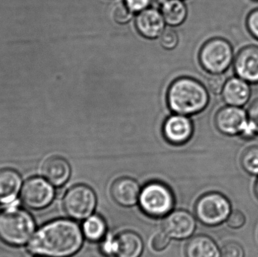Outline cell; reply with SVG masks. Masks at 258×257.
Returning a JSON list of instances; mask_svg holds the SVG:
<instances>
[{"mask_svg": "<svg viewBox=\"0 0 258 257\" xmlns=\"http://www.w3.org/2000/svg\"><path fill=\"white\" fill-rule=\"evenodd\" d=\"M83 230L77 222L57 219L41 226L29 241V252L43 257H71L81 249Z\"/></svg>", "mask_w": 258, "mask_h": 257, "instance_id": "1", "label": "cell"}, {"mask_svg": "<svg viewBox=\"0 0 258 257\" xmlns=\"http://www.w3.org/2000/svg\"><path fill=\"white\" fill-rule=\"evenodd\" d=\"M168 106L174 113L192 115L203 111L209 101V95L203 84L189 77L173 81L167 95Z\"/></svg>", "mask_w": 258, "mask_h": 257, "instance_id": "2", "label": "cell"}, {"mask_svg": "<svg viewBox=\"0 0 258 257\" xmlns=\"http://www.w3.org/2000/svg\"><path fill=\"white\" fill-rule=\"evenodd\" d=\"M36 223L28 211L17 204L0 211V240L12 247H21L30 241Z\"/></svg>", "mask_w": 258, "mask_h": 257, "instance_id": "3", "label": "cell"}, {"mask_svg": "<svg viewBox=\"0 0 258 257\" xmlns=\"http://www.w3.org/2000/svg\"><path fill=\"white\" fill-rule=\"evenodd\" d=\"M138 202L144 214L159 218L168 215L172 211L174 197L169 187L162 183L155 181L143 187Z\"/></svg>", "mask_w": 258, "mask_h": 257, "instance_id": "4", "label": "cell"}, {"mask_svg": "<svg viewBox=\"0 0 258 257\" xmlns=\"http://www.w3.org/2000/svg\"><path fill=\"white\" fill-rule=\"evenodd\" d=\"M196 215L203 224L216 226L227 221L232 212L230 201L219 193H209L203 195L196 204Z\"/></svg>", "mask_w": 258, "mask_h": 257, "instance_id": "5", "label": "cell"}, {"mask_svg": "<svg viewBox=\"0 0 258 257\" xmlns=\"http://www.w3.org/2000/svg\"><path fill=\"white\" fill-rule=\"evenodd\" d=\"M233 60L232 45L221 38L210 39L200 50V63L211 74H222L230 67Z\"/></svg>", "mask_w": 258, "mask_h": 257, "instance_id": "6", "label": "cell"}, {"mask_svg": "<svg viewBox=\"0 0 258 257\" xmlns=\"http://www.w3.org/2000/svg\"><path fill=\"white\" fill-rule=\"evenodd\" d=\"M96 205L97 196L95 191L84 184L74 186L63 196V210L74 220H86L92 215Z\"/></svg>", "mask_w": 258, "mask_h": 257, "instance_id": "7", "label": "cell"}, {"mask_svg": "<svg viewBox=\"0 0 258 257\" xmlns=\"http://www.w3.org/2000/svg\"><path fill=\"white\" fill-rule=\"evenodd\" d=\"M54 196L55 190L52 184L40 177L29 178L21 189V201L32 210L45 209L51 205Z\"/></svg>", "mask_w": 258, "mask_h": 257, "instance_id": "8", "label": "cell"}, {"mask_svg": "<svg viewBox=\"0 0 258 257\" xmlns=\"http://www.w3.org/2000/svg\"><path fill=\"white\" fill-rule=\"evenodd\" d=\"M248 122V114L242 107L227 106L221 108L215 116L218 131L227 136L240 135Z\"/></svg>", "mask_w": 258, "mask_h": 257, "instance_id": "9", "label": "cell"}, {"mask_svg": "<svg viewBox=\"0 0 258 257\" xmlns=\"http://www.w3.org/2000/svg\"><path fill=\"white\" fill-rule=\"evenodd\" d=\"M197 221L194 216L184 210L171 211L163 223L164 232L171 238L185 239L195 232Z\"/></svg>", "mask_w": 258, "mask_h": 257, "instance_id": "10", "label": "cell"}, {"mask_svg": "<svg viewBox=\"0 0 258 257\" xmlns=\"http://www.w3.org/2000/svg\"><path fill=\"white\" fill-rule=\"evenodd\" d=\"M234 69L239 78L248 83H258V47L248 45L238 53Z\"/></svg>", "mask_w": 258, "mask_h": 257, "instance_id": "11", "label": "cell"}, {"mask_svg": "<svg viewBox=\"0 0 258 257\" xmlns=\"http://www.w3.org/2000/svg\"><path fill=\"white\" fill-rule=\"evenodd\" d=\"M194 125L191 121L180 115L170 116L163 125L164 136L172 144H183L190 139Z\"/></svg>", "mask_w": 258, "mask_h": 257, "instance_id": "12", "label": "cell"}, {"mask_svg": "<svg viewBox=\"0 0 258 257\" xmlns=\"http://www.w3.org/2000/svg\"><path fill=\"white\" fill-rule=\"evenodd\" d=\"M165 20L162 14L154 9L141 11L136 18L137 30L147 39H155L161 36L165 28Z\"/></svg>", "mask_w": 258, "mask_h": 257, "instance_id": "13", "label": "cell"}, {"mask_svg": "<svg viewBox=\"0 0 258 257\" xmlns=\"http://www.w3.org/2000/svg\"><path fill=\"white\" fill-rule=\"evenodd\" d=\"M22 189V178L12 168L0 169V205H13Z\"/></svg>", "mask_w": 258, "mask_h": 257, "instance_id": "14", "label": "cell"}, {"mask_svg": "<svg viewBox=\"0 0 258 257\" xmlns=\"http://www.w3.org/2000/svg\"><path fill=\"white\" fill-rule=\"evenodd\" d=\"M141 188L136 181L130 178H121L114 181L111 187L112 197L124 207L136 205L139 201Z\"/></svg>", "mask_w": 258, "mask_h": 257, "instance_id": "15", "label": "cell"}, {"mask_svg": "<svg viewBox=\"0 0 258 257\" xmlns=\"http://www.w3.org/2000/svg\"><path fill=\"white\" fill-rule=\"evenodd\" d=\"M221 94L227 105L242 107L249 101L251 90L249 83L239 77H233L227 80Z\"/></svg>", "mask_w": 258, "mask_h": 257, "instance_id": "16", "label": "cell"}, {"mask_svg": "<svg viewBox=\"0 0 258 257\" xmlns=\"http://www.w3.org/2000/svg\"><path fill=\"white\" fill-rule=\"evenodd\" d=\"M42 173L45 179L53 186L62 187L68 182L71 177V165L62 157H49L42 164Z\"/></svg>", "mask_w": 258, "mask_h": 257, "instance_id": "17", "label": "cell"}, {"mask_svg": "<svg viewBox=\"0 0 258 257\" xmlns=\"http://www.w3.org/2000/svg\"><path fill=\"white\" fill-rule=\"evenodd\" d=\"M116 257H140L144 250L142 238L132 231L121 232L115 237Z\"/></svg>", "mask_w": 258, "mask_h": 257, "instance_id": "18", "label": "cell"}, {"mask_svg": "<svg viewBox=\"0 0 258 257\" xmlns=\"http://www.w3.org/2000/svg\"><path fill=\"white\" fill-rule=\"evenodd\" d=\"M186 255V257H221V249L212 238L200 235L189 240Z\"/></svg>", "mask_w": 258, "mask_h": 257, "instance_id": "19", "label": "cell"}, {"mask_svg": "<svg viewBox=\"0 0 258 257\" xmlns=\"http://www.w3.org/2000/svg\"><path fill=\"white\" fill-rule=\"evenodd\" d=\"M161 10L164 20L170 26L180 25L187 15V9L181 0H165Z\"/></svg>", "mask_w": 258, "mask_h": 257, "instance_id": "20", "label": "cell"}, {"mask_svg": "<svg viewBox=\"0 0 258 257\" xmlns=\"http://www.w3.org/2000/svg\"><path fill=\"white\" fill-rule=\"evenodd\" d=\"M83 235L91 241H100L107 235L105 220L98 215H92L86 219L82 227Z\"/></svg>", "mask_w": 258, "mask_h": 257, "instance_id": "21", "label": "cell"}, {"mask_svg": "<svg viewBox=\"0 0 258 257\" xmlns=\"http://www.w3.org/2000/svg\"><path fill=\"white\" fill-rule=\"evenodd\" d=\"M241 164L248 175L258 176V146L248 148L244 152Z\"/></svg>", "mask_w": 258, "mask_h": 257, "instance_id": "22", "label": "cell"}, {"mask_svg": "<svg viewBox=\"0 0 258 257\" xmlns=\"http://www.w3.org/2000/svg\"><path fill=\"white\" fill-rule=\"evenodd\" d=\"M245 252L242 246L236 241H228L221 248V257H245Z\"/></svg>", "mask_w": 258, "mask_h": 257, "instance_id": "23", "label": "cell"}, {"mask_svg": "<svg viewBox=\"0 0 258 257\" xmlns=\"http://www.w3.org/2000/svg\"><path fill=\"white\" fill-rule=\"evenodd\" d=\"M113 17L116 23L124 24L132 20L133 13L125 3H119L113 9Z\"/></svg>", "mask_w": 258, "mask_h": 257, "instance_id": "24", "label": "cell"}, {"mask_svg": "<svg viewBox=\"0 0 258 257\" xmlns=\"http://www.w3.org/2000/svg\"><path fill=\"white\" fill-rule=\"evenodd\" d=\"M226 81L227 80L223 73L212 74V75L207 78L206 86L212 94L219 95L222 93Z\"/></svg>", "mask_w": 258, "mask_h": 257, "instance_id": "25", "label": "cell"}, {"mask_svg": "<svg viewBox=\"0 0 258 257\" xmlns=\"http://www.w3.org/2000/svg\"><path fill=\"white\" fill-rule=\"evenodd\" d=\"M178 36L174 30L167 29L160 36V43L166 49H173L178 43Z\"/></svg>", "mask_w": 258, "mask_h": 257, "instance_id": "26", "label": "cell"}, {"mask_svg": "<svg viewBox=\"0 0 258 257\" xmlns=\"http://www.w3.org/2000/svg\"><path fill=\"white\" fill-rule=\"evenodd\" d=\"M226 222L227 226L231 229H240L243 227L244 225L246 223V217L243 213L238 210H235V211H232Z\"/></svg>", "mask_w": 258, "mask_h": 257, "instance_id": "27", "label": "cell"}, {"mask_svg": "<svg viewBox=\"0 0 258 257\" xmlns=\"http://www.w3.org/2000/svg\"><path fill=\"white\" fill-rule=\"evenodd\" d=\"M171 238L165 232L158 233L152 240V248L156 251H162L168 247Z\"/></svg>", "mask_w": 258, "mask_h": 257, "instance_id": "28", "label": "cell"}, {"mask_svg": "<svg viewBox=\"0 0 258 257\" xmlns=\"http://www.w3.org/2000/svg\"><path fill=\"white\" fill-rule=\"evenodd\" d=\"M101 251L107 256H116V244L115 237H106L101 244Z\"/></svg>", "mask_w": 258, "mask_h": 257, "instance_id": "29", "label": "cell"}, {"mask_svg": "<svg viewBox=\"0 0 258 257\" xmlns=\"http://www.w3.org/2000/svg\"><path fill=\"white\" fill-rule=\"evenodd\" d=\"M247 27L251 34L258 40V9H254L248 15Z\"/></svg>", "mask_w": 258, "mask_h": 257, "instance_id": "30", "label": "cell"}, {"mask_svg": "<svg viewBox=\"0 0 258 257\" xmlns=\"http://www.w3.org/2000/svg\"><path fill=\"white\" fill-rule=\"evenodd\" d=\"M248 122L252 125L258 134V99L251 104L247 111Z\"/></svg>", "mask_w": 258, "mask_h": 257, "instance_id": "31", "label": "cell"}, {"mask_svg": "<svg viewBox=\"0 0 258 257\" xmlns=\"http://www.w3.org/2000/svg\"><path fill=\"white\" fill-rule=\"evenodd\" d=\"M152 0H125V4L132 12H141L147 9Z\"/></svg>", "mask_w": 258, "mask_h": 257, "instance_id": "32", "label": "cell"}, {"mask_svg": "<svg viewBox=\"0 0 258 257\" xmlns=\"http://www.w3.org/2000/svg\"><path fill=\"white\" fill-rule=\"evenodd\" d=\"M254 193H255L256 196L258 199V178L257 181H256L255 186H254Z\"/></svg>", "mask_w": 258, "mask_h": 257, "instance_id": "33", "label": "cell"}, {"mask_svg": "<svg viewBox=\"0 0 258 257\" xmlns=\"http://www.w3.org/2000/svg\"><path fill=\"white\" fill-rule=\"evenodd\" d=\"M40 257H43V256H40Z\"/></svg>", "mask_w": 258, "mask_h": 257, "instance_id": "34", "label": "cell"}]
</instances>
